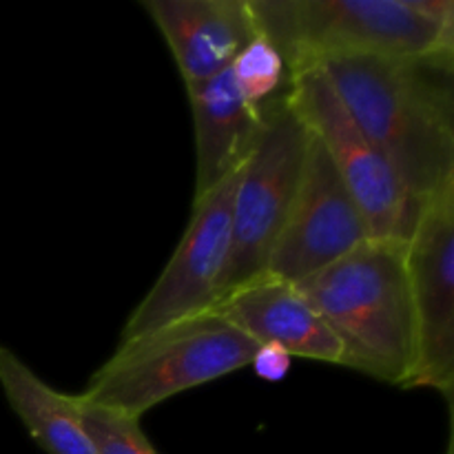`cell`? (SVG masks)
I'll use <instances>...</instances> for the list:
<instances>
[{
  "label": "cell",
  "mask_w": 454,
  "mask_h": 454,
  "mask_svg": "<svg viewBox=\"0 0 454 454\" xmlns=\"http://www.w3.org/2000/svg\"><path fill=\"white\" fill-rule=\"evenodd\" d=\"M288 75L333 58L454 53L452 0H248Z\"/></svg>",
  "instance_id": "7a4b0ae2"
},
{
  "label": "cell",
  "mask_w": 454,
  "mask_h": 454,
  "mask_svg": "<svg viewBox=\"0 0 454 454\" xmlns=\"http://www.w3.org/2000/svg\"><path fill=\"white\" fill-rule=\"evenodd\" d=\"M286 93L357 202L372 238H411L421 204L412 200L388 160L359 129L322 67H306L288 75Z\"/></svg>",
  "instance_id": "8992f818"
},
{
  "label": "cell",
  "mask_w": 454,
  "mask_h": 454,
  "mask_svg": "<svg viewBox=\"0 0 454 454\" xmlns=\"http://www.w3.org/2000/svg\"><path fill=\"white\" fill-rule=\"evenodd\" d=\"M295 286L340 340V366L406 388L415 359L406 239L368 238Z\"/></svg>",
  "instance_id": "3957f363"
},
{
  "label": "cell",
  "mask_w": 454,
  "mask_h": 454,
  "mask_svg": "<svg viewBox=\"0 0 454 454\" xmlns=\"http://www.w3.org/2000/svg\"><path fill=\"white\" fill-rule=\"evenodd\" d=\"M167 40L184 84L229 69L257 35L248 0H142Z\"/></svg>",
  "instance_id": "30bf717a"
},
{
  "label": "cell",
  "mask_w": 454,
  "mask_h": 454,
  "mask_svg": "<svg viewBox=\"0 0 454 454\" xmlns=\"http://www.w3.org/2000/svg\"><path fill=\"white\" fill-rule=\"evenodd\" d=\"M415 202L454 177V53L333 58L319 65Z\"/></svg>",
  "instance_id": "6da1fadb"
},
{
  "label": "cell",
  "mask_w": 454,
  "mask_h": 454,
  "mask_svg": "<svg viewBox=\"0 0 454 454\" xmlns=\"http://www.w3.org/2000/svg\"><path fill=\"white\" fill-rule=\"evenodd\" d=\"M291 364L293 357L282 348V346L260 344L257 346L255 355H253L251 366L260 380L278 384V381L286 380V375L291 372Z\"/></svg>",
  "instance_id": "2e32d148"
},
{
  "label": "cell",
  "mask_w": 454,
  "mask_h": 454,
  "mask_svg": "<svg viewBox=\"0 0 454 454\" xmlns=\"http://www.w3.org/2000/svg\"><path fill=\"white\" fill-rule=\"evenodd\" d=\"M217 315L251 341L282 346L291 357L341 364V344L295 284L260 278L215 304Z\"/></svg>",
  "instance_id": "8fae6325"
},
{
  "label": "cell",
  "mask_w": 454,
  "mask_h": 454,
  "mask_svg": "<svg viewBox=\"0 0 454 454\" xmlns=\"http://www.w3.org/2000/svg\"><path fill=\"white\" fill-rule=\"evenodd\" d=\"M286 89L260 106V127L238 171L231 253L217 301L266 278L270 251L300 186L310 133L291 106Z\"/></svg>",
  "instance_id": "5b68a950"
},
{
  "label": "cell",
  "mask_w": 454,
  "mask_h": 454,
  "mask_svg": "<svg viewBox=\"0 0 454 454\" xmlns=\"http://www.w3.org/2000/svg\"><path fill=\"white\" fill-rule=\"evenodd\" d=\"M186 98L195 127L193 200H198L239 171L260 127V106L244 100L231 67L186 84Z\"/></svg>",
  "instance_id": "7c38bea8"
},
{
  "label": "cell",
  "mask_w": 454,
  "mask_h": 454,
  "mask_svg": "<svg viewBox=\"0 0 454 454\" xmlns=\"http://www.w3.org/2000/svg\"><path fill=\"white\" fill-rule=\"evenodd\" d=\"M0 388L29 437L47 454H98L82 424L75 395L40 380L13 350L0 344Z\"/></svg>",
  "instance_id": "4fadbf2b"
},
{
  "label": "cell",
  "mask_w": 454,
  "mask_h": 454,
  "mask_svg": "<svg viewBox=\"0 0 454 454\" xmlns=\"http://www.w3.org/2000/svg\"><path fill=\"white\" fill-rule=\"evenodd\" d=\"M80 411L84 430L98 454H158L136 417L89 406H80Z\"/></svg>",
  "instance_id": "9a60e30c"
},
{
  "label": "cell",
  "mask_w": 454,
  "mask_h": 454,
  "mask_svg": "<svg viewBox=\"0 0 454 454\" xmlns=\"http://www.w3.org/2000/svg\"><path fill=\"white\" fill-rule=\"evenodd\" d=\"M408 288L415 333L412 372L403 390L454 395V177L421 202L406 239Z\"/></svg>",
  "instance_id": "52a82bcc"
},
{
  "label": "cell",
  "mask_w": 454,
  "mask_h": 454,
  "mask_svg": "<svg viewBox=\"0 0 454 454\" xmlns=\"http://www.w3.org/2000/svg\"><path fill=\"white\" fill-rule=\"evenodd\" d=\"M255 350V341L208 310L120 341L75 399L140 419L184 390L251 366Z\"/></svg>",
  "instance_id": "277c9868"
},
{
  "label": "cell",
  "mask_w": 454,
  "mask_h": 454,
  "mask_svg": "<svg viewBox=\"0 0 454 454\" xmlns=\"http://www.w3.org/2000/svg\"><path fill=\"white\" fill-rule=\"evenodd\" d=\"M231 74L244 100L253 106H262L288 87L286 62L278 47L262 34L235 56Z\"/></svg>",
  "instance_id": "5bb4252c"
},
{
  "label": "cell",
  "mask_w": 454,
  "mask_h": 454,
  "mask_svg": "<svg viewBox=\"0 0 454 454\" xmlns=\"http://www.w3.org/2000/svg\"><path fill=\"white\" fill-rule=\"evenodd\" d=\"M372 238L324 146L310 136L300 186L270 251L266 275L300 284Z\"/></svg>",
  "instance_id": "9c48e42d"
},
{
  "label": "cell",
  "mask_w": 454,
  "mask_h": 454,
  "mask_svg": "<svg viewBox=\"0 0 454 454\" xmlns=\"http://www.w3.org/2000/svg\"><path fill=\"white\" fill-rule=\"evenodd\" d=\"M446 454H452V443H450V446H448V452Z\"/></svg>",
  "instance_id": "e0dca14e"
},
{
  "label": "cell",
  "mask_w": 454,
  "mask_h": 454,
  "mask_svg": "<svg viewBox=\"0 0 454 454\" xmlns=\"http://www.w3.org/2000/svg\"><path fill=\"white\" fill-rule=\"evenodd\" d=\"M238 173L193 200L189 226L160 278L129 315L120 341L213 310L231 253Z\"/></svg>",
  "instance_id": "ba28073f"
}]
</instances>
